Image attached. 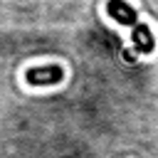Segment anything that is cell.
Here are the masks:
<instances>
[{
    "label": "cell",
    "instance_id": "6da1fadb",
    "mask_svg": "<svg viewBox=\"0 0 158 158\" xmlns=\"http://www.w3.org/2000/svg\"><path fill=\"white\" fill-rule=\"evenodd\" d=\"M62 79H64L62 64H44V67L25 69V81L30 86H54V84H62Z\"/></svg>",
    "mask_w": 158,
    "mask_h": 158
},
{
    "label": "cell",
    "instance_id": "7a4b0ae2",
    "mask_svg": "<svg viewBox=\"0 0 158 158\" xmlns=\"http://www.w3.org/2000/svg\"><path fill=\"white\" fill-rule=\"evenodd\" d=\"M106 12H109L118 25H126V27L141 25V22H138V12H136L128 2H123V0H109V2H106Z\"/></svg>",
    "mask_w": 158,
    "mask_h": 158
},
{
    "label": "cell",
    "instance_id": "3957f363",
    "mask_svg": "<svg viewBox=\"0 0 158 158\" xmlns=\"http://www.w3.org/2000/svg\"><path fill=\"white\" fill-rule=\"evenodd\" d=\"M133 52H138V54H151L153 49H156V40H153V32H151V27L148 25H136L133 27Z\"/></svg>",
    "mask_w": 158,
    "mask_h": 158
}]
</instances>
